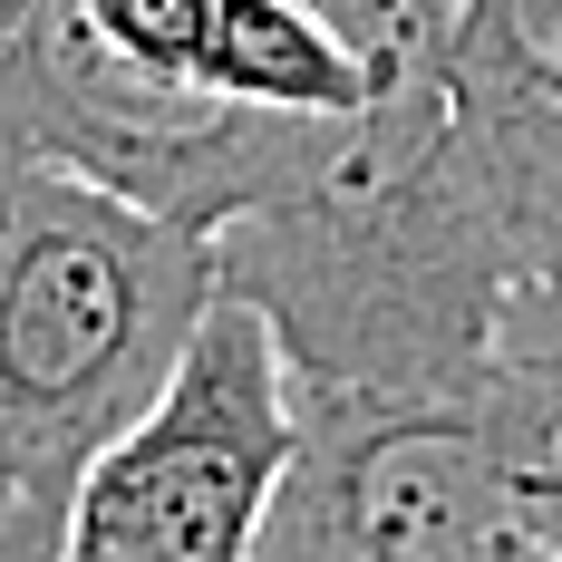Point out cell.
<instances>
[{
  "label": "cell",
  "mask_w": 562,
  "mask_h": 562,
  "mask_svg": "<svg viewBox=\"0 0 562 562\" xmlns=\"http://www.w3.org/2000/svg\"><path fill=\"white\" fill-rule=\"evenodd\" d=\"M301 10H311L379 88H417V78L447 68V49H456V30H465L475 0H301Z\"/></svg>",
  "instance_id": "cell-9"
},
{
  "label": "cell",
  "mask_w": 562,
  "mask_h": 562,
  "mask_svg": "<svg viewBox=\"0 0 562 562\" xmlns=\"http://www.w3.org/2000/svg\"><path fill=\"white\" fill-rule=\"evenodd\" d=\"M214 301L224 262L204 233L30 166L0 262V456L20 495H68L166 397Z\"/></svg>",
  "instance_id": "cell-2"
},
{
  "label": "cell",
  "mask_w": 562,
  "mask_h": 562,
  "mask_svg": "<svg viewBox=\"0 0 562 562\" xmlns=\"http://www.w3.org/2000/svg\"><path fill=\"white\" fill-rule=\"evenodd\" d=\"M475 407H485V437L505 456L514 524L562 533V281H524L514 291Z\"/></svg>",
  "instance_id": "cell-7"
},
{
  "label": "cell",
  "mask_w": 562,
  "mask_h": 562,
  "mask_svg": "<svg viewBox=\"0 0 562 562\" xmlns=\"http://www.w3.org/2000/svg\"><path fill=\"white\" fill-rule=\"evenodd\" d=\"M214 262L272 321L291 389L359 397H475L524 291L505 214L447 136V78L389 88L330 166L243 214Z\"/></svg>",
  "instance_id": "cell-1"
},
{
  "label": "cell",
  "mask_w": 562,
  "mask_h": 562,
  "mask_svg": "<svg viewBox=\"0 0 562 562\" xmlns=\"http://www.w3.org/2000/svg\"><path fill=\"white\" fill-rule=\"evenodd\" d=\"M78 10L136 68L204 88V98L291 108V116H359L389 98L301 0H78Z\"/></svg>",
  "instance_id": "cell-6"
},
{
  "label": "cell",
  "mask_w": 562,
  "mask_h": 562,
  "mask_svg": "<svg viewBox=\"0 0 562 562\" xmlns=\"http://www.w3.org/2000/svg\"><path fill=\"white\" fill-rule=\"evenodd\" d=\"M437 78L465 108L562 116V0H475Z\"/></svg>",
  "instance_id": "cell-8"
},
{
  "label": "cell",
  "mask_w": 562,
  "mask_h": 562,
  "mask_svg": "<svg viewBox=\"0 0 562 562\" xmlns=\"http://www.w3.org/2000/svg\"><path fill=\"white\" fill-rule=\"evenodd\" d=\"M301 447L252 562H475L514 524L475 397L291 389Z\"/></svg>",
  "instance_id": "cell-5"
},
{
  "label": "cell",
  "mask_w": 562,
  "mask_h": 562,
  "mask_svg": "<svg viewBox=\"0 0 562 562\" xmlns=\"http://www.w3.org/2000/svg\"><path fill=\"white\" fill-rule=\"evenodd\" d=\"M20 184H30V156L0 136V262H10V224H20Z\"/></svg>",
  "instance_id": "cell-12"
},
{
  "label": "cell",
  "mask_w": 562,
  "mask_h": 562,
  "mask_svg": "<svg viewBox=\"0 0 562 562\" xmlns=\"http://www.w3.org/2000/svg\"><path fill=\"white\" fill-rule=\"evenodd\" d=\"M369 116V108H359ZM359 116H291L175 88L116 49L78 0H40L0 40V136L49 175L224 243L243 214L301 194L359 136Z\"/></svg>",
  "instance_id": "cell-3"
},
{
  "label": "cell",
  "mask_w": 562,
  "mask_h": 562,
  "mask_svg": "<svg viewBox=\"0 0 562 562\" xmlns=\"http://www.w3.org/2000/svg\"><path fill=\"white\" fill-rule=\"evenodd\" d=\"M58 543H68V495H20V505L0 514V562H58Z\"/></svg>",
  "instance_id": "cell-10"
},
{
  "label": "cell",
  "mask_w": 562,
  "mask_h": 562,
  "mask_svg": "<svg viewBox=\"0 0 562 562\" xmlns=\"http://www.w3.org/2000/svg\"><path fill=\"white\" fill-rule=\"evenodd\" d=\"M30 10H40V0H0V40H10V30H20Z\"/></svg>",
  "instance_id": "cell-13"
},
{
  "label": "cell",
  "mask_w": 562,
  "mask_h": 562,
  "mask_svg": "<svg viewBox=\"0 0 562 562\" xmlns=\"http://www.w3.org/2000/svg\"><path fill=\"white\" fill-rule=\"evenodd\" d=\"M475 562H562V533H533V524H505V533H495V543H485Z\"/></svg>",
  "instance_id": "cell-11"
},
{
  "label": "cell",
  "mask_w": 562,
  "mask_h": 562,
  "mask_svg": "<svg viewBox=\"0 0 562 562\" xmlns=\"http://www.w3.org/2000/svg\"><path fill=\"white\" fill-rule=\"evenodd\" d=\"M20 505V475H10V456H0V514Z\"/></svg>",
  "instance_id": "cell-14"
},
{
  "label": "cell",
  "mask_w": 562,
  "mask_h": 562,
  "mask_svg": "<svg viewBox=\"0 0 562 562\" xmlns=\"http://www.w3.org/2000/svg\"><path fill=\"white\" fill-rule=\"evenodd\" d=\"M291 447L301 417L281 339L243 291H224L175 359L166 397L68 485L58 562H252Z\"/></svg>",
  "instance_id": "cell-4"
}]
</instances>
